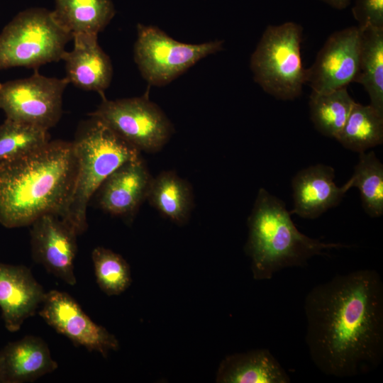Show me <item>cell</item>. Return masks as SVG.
Masks as SVG:
<instances>
[{
  "instance_id": "cell-1",
  "label": "cell",
  "mask_w": 383,
  "mask_h": 383,
  "mask_svg": "<svg viewBox=\"0 0 383 383\" xmlns=\"http://www.w3.org/2000/svg\"><path fill=\"white\" fill-rule=\"evenodd\" d=\"M305 341L323 373L350 377L375 370L383 358V282L372 270L338 274L304 301Z\"/></svg>"
},
{
  "instance_id": "cell-2",
  "label": "cell",
  "mask_w": 383,
  "mask_h": 383,
  "mask_svg": "<svg viewBox=\"0 0 383 383\" xmlns=\"http://www.w3.org/2000/svg\"><path fill=\"white\" fill-rule=\"evenodd\" d=\"M77 173L72 142L49 141L13 161L0 164V223L30 225L46 213L63 216Z\"/></svg>"
},
{
  "instance_id": "cell-3",
  "label": "cell",
  "mask_w": 383,
  "mask_h": 383,
  "mask_svg": "<svg viewBox=\"0 0 383 383\" xmlns=\"http://www.w3.org/2000/svg\"><path fill=\"white\" fill-rule=\"evenodd\" d=\"M285 204L263 188L260 189L248 219V237L245 251L251 260L255 280H268L280 270L304 267L324 250L350 248L338 243H325L301 233Z\"/></svg>"
},
{
  "instance_id": "cell-4",
  "label": "cell",
  "mask_w": 383,
  "mask_h": 383,
  "mask_svg": "<svg viewBox=\"0 0 383 383\" xmlns=\"http://www.w3.org/2000/svg\"><path fill=\"white\" fill-rule=\"evenodd\" d=\"M72 143L77 173L62 218L79 235L88 226L87 209L92 196L112 172L124 163L140 157V152L94 117L83 124Z\"/></svg>"
},
{
  "instance_id": "cell-5",
  "label": "cell",
  "mask_w": 383,
  "mask_h": 383,
  "mask_svg": "<svg viewBox=\"0 0 383 383\" xmlns=\"http://www.w3.org/2000/svg\"><path fill=\"white\" fill-rule=\"evenodd\" d=\"M302 32L301 26L293 21L269 25L251 55L255 82L277 99L297 98L306 83L301 55Z\"/></svg>"
},
{
  "instance_id": "cell-6",
  "label": "cell",
  "mask_w": 383,
  "mask_h": 383,
  "mask_svg": "<svg viewBox=\"0 0 383 383\" xmlns=\"http://www.w3.org/2000/svg\"><path fill=\"white\" fill-rule=\"evenodd\" d=\"M71 39L52 11L42 8L24 10L0 33V70L15 67L36 70L60 60Z\"/></svg>"
},
{
  "instance_id": "cell-7",
  "label": "cell",
  "mask_w": 383,
  "mask_h": 383,
  "mask_svg": "<svg viewBox=\"0 0 383 383\" xmlns=\"http://www.w3.org/2000/svg\"><path fill=\"white\" fill-rule=\"evenodd\" d=\"M134 60L143 77L151 85L164 86L201 59L223 48L222 40L187 44L172 39L160 28L138 24Z\"/></svg>"
},
{
  "instance_id": "cell-8",
  "label": "cell",
  "mask_w": 383,
  "mask_h": 383,
  "mask_svg": "<svg viewBox=\"0 0 383 383\" xmlns=\"http://www.w3.org/2000/svg\"><path fill=\"white\" fill-rule=\"evenodd\" d=\"M89 115L101 121L140 152L160 151L174 132L164 111L146 95L116 100L105 98Z\"/></svg>"
},
{
  "instance_id": "cell-9",
  "label": "cell",
  "mask_w": 383,
  "mask_h": 383,
  "mask_svg": "<svg viewBox=\"0 0 383 383\" xmlns=\"http://www.w3.org/2000/svg\"><path fill=\"white\" fill-rule=\"evenodd\" d=\"M69 84L40 74L0 83V109L6 119L38 126L45 130L55 126L62 113V94Z\"/></svg>"
},
{
  "instance_id": "cell-10",
  "label": "cell",
  "mask_w": 383,
  "mask_h": 383,
  "mask_svg": "<svg viewBox=\"0 0 383 383\" xmlns=\"http://www.w3.org/2000/svg\"><path fill=\"white\" fill-rule=\"evenodd\" d=\"M39 314L48 325L76 345L97 352L105 358L119 348L116 336L94 323L66 292L52 290L46 293Z\"/></svg>"
},
{
  "instance_id": "cell-11",
  "label": "cell",
  "mask_w": 383,
  "mask_h": 383,
  "mask_svg": "<svg viewBox=\"0 0 383 383\" xmlns=\"http://www.w3.org/2000/svg\"><path fill=\"white\" fill-rule=\"evenodd\" d=\"M360 29L350 26L333 33L306 69L312 91L324 92L355 82L359 70Z\"/></svg>"
},
{
  "instance_id": "cell-12",
  "label": "cell",
  "mask_w": 383,
  "mask_h": 383,
  "mask_svg": "<svg viewBox=\"0 0 383 383\" xmlns=\"http://www.w3.org/2000/svg\"><path fill=\"white\" fill-rule=\"evenodd\" d=\"M30 226L31 251L35 261L67 284H75L74 262L78 235L75 228L55 213L44 214Z\"/></svg>"
},
{
  "instance_id": "cell-13",
  "label": "cell",
  "mask_w": 383,
  "mask_h": 383,
  "mask_svg": "<svg viewBox=\"0 0 383 383\" xmlns=\"http://www.w3.org/2000/svg\"><path fill=\"white\" fill-rule=\"evenodd\" d=\"M152 177L141 157L124 163L96 191L99 206L112 216L132 221L147 199Z\"/></svg>"
},
{
  "instance_id": "cell-14",
  "label": "cell",
  "mask_w": 383,
  "mask_h": 383,
  "mask_svg": "<svg viewBox=\"0 0 383 383\" xmlns=\"http://www.w3.org/2000/svg\"><path fill=\"white\" fill-rule=\"evenodd\" d=\"M45 294L28 268L0 263V308L9 331H18L35 313Z\"/></svg>"
},
{
  "instance_id": "cell-15",
  "label": "cell",
  "mask_w": 383,
  "mask_h": 383,
  "mask_svg": "<svg viewBox=\"0 0 383 383\" xmlns=\"http://www.w3.org/2000/svg\"><path fill=\"white\" fill-rule=\"evenodd\" d=\"M334 178V169L322 164L299 171L292 179L294 207L290 213L314 219L338 205L350 188L347 182L338 187Z\"/></svg>"
},
{
  "instance_id": "cell-16",
  "label": "cell",
  "mask_w": 383,
  "mask_h": 383,
  "mask_svg": "<svg viewBox=\"0 0 383 383\" xmlns=\"http://www.w3.org/2000/svg\"><path fill=\"white\" fill-rule=\"evenodd\" d=\"M97 36H73L74 48L66 51L62 60L69 83L86 91H96L104 99V91L111 82L113 67L109 57L99 45Z\"/></svg>"
},
{
  "instance_id": "cell-17",
  "label": "cell",
  "mask_w": 383,
  "mask_h": 383,
  "mask_svg": "<svg viewBox=\"0 0 383 383\" xmlns=\"http://www.w3.org/2000/svg\"><path fill=\"white\" fill-rule=\"evenodd\" d=\"M1 350L5 383L33 382L58 366L46 343L33 335L9 343Z\"/></svg>"
},
{
  "instance_id": "cell-18",
  "label": "cell",
  "mask_w": 383,
  "mask_h": 383,
  "mask_svg": "<svg viewBox=\"0 0 383 383\" xmlns=\"http://www.w3.org/2000/svg\"><path fill=\"white\" fill-rule=\"evenodd\" d=\"M290 377L267 349L226 356L220 363L218 383H289Z\"/></svg>"
},
{
  "instance_id": "cell-19",
  "label": "cell",
  "mask_w": 383,
  "mask_h": 383,
  "mask_svg": "<svg viewBox=\"0 0 383 383\" xmlns=\"http://www.w3.org/2000/svg\"><path fill=\"white\" fill-rule=\"evenodd\" d=\"M116 13L111 0H55L52 16L72 37L96 35L109 23Z\"/></svg>"
},
{
  "instance_id": "cell-20",
  "label": "cell",
  "mask_w": 383,
  "mask_h": 383,
  "mask_svg": "<svg viewBox=\"0 0 383 383\" xmlns=\"http://www.w3.org/2000/svg\"><path fill=\"white\" fill-rule=\"evenodd\" d=\"M147 200L164 217L178 225L189 220L194 204L192 186L172 170L152 177Z\"/></svg>"
},
{
  "instance_id": "cell-21",
  "label": "cell",
  "mask_w": 383,
  "mask_h": 383,
  "mask_svg": "<svg viewBox=\"0 0 383 383\" xmlns=\"http://www.w3.org/2000/svg\"><path fill=\"white\" fill-rule=\"evenodd\" d=\"M360 29L359 70L355 82L367 91L370 105L383 113V28Z\"/></svg>"
},
{
  "instance_id": "cell-22",
  "label": "cell",
  "mask_w": 383,
  "mask_h": 383,
  "mask_svg": "<svg viewBox=\"0 0 383 383\" xmlns=\"http://www.w3.org/2000/svg\"><path fill=\"white\" fill-rule=\"evenodd\" d=\"M335 139L344 148L359 153L382 144L383 113L370 104L356 102Z\"/></svg>"
},
{
  "instance_id": "cell-23",
  "label": "cell",
  "mask_w": 383,
  "mask_h": 383,
  "mask_svg": "<svg viewBox=\"0 0 383 383\" xmlns=\"http://www.w3.org/2000/svg\"><path fill=\"white\" fill-rule=\"evenodd\" d=\"M355 103L346 87L324 92L311 91L309 96L311 121L322 135L335 139Z\"/></svg>"
},
{
  "instance_id": "cell-24",
  "label": "cell",
  "mask_w": 383,
  "mask_h": 383,
  "mask_svg": "<svg viewBox=\"0 0 383 383\" xmlns=\"http://www.w3.org/2000/svg\"><path fill=\"white\" fill-rule=\"evenodd\" d=\"M357 187L365 211L371 217L383 214V165L373 151L360 153L354 172L347 182Z\"/></svg>"
},
{
  "instance_id": "cell-25",
  "label": "cell",
  "mask_w": 383,
  "mask_h": 383,
  "mask_svg": "<svg viewBox=\"0 0 383 383\" xmlns=\"http://www.w3.org/2000/svg\"><path fill=\"white\" fill-rule=\"evenodd\" d=\"M49 141L48 130L6 119L0 125V164L25 156L43 147Z\"/></svg>"
},
{
  "instance_id": "cell-26",
  "label": "cell",
  "mask_w": 383,
  "mask_h": 383,
  "mask_svg": "<svg viewBox=\"0 0 383 383\" xmlns=\"http://www.w3.org/2000/svg\"><path fill=\"white\" fill-rule=\"evenodd\" d=\"M96 282L108 296L118 295L131 283L130 266L119 254L104 247L91 253Z\"/></svg>"
},
{
  "instance_id": "cell-27",
  "label": "cell",
  "mask_w": 383,
  "mask_h": 383,
  "mask_svg": "<svg viewBox=\"0 0 383 383\" xmlns=\"http://www.w3.org/2000/svg\"><path fill=\"white\" fill-rule=\"evenodd\" d=\"M352 13L358 27L383 28V0H355Z\"/></svg>"
},
{
  "instance_id": "cell-28",
  "label": "cell",
  "mask_w": 383,
  "mask_h": 383,
  "mask_svg": "<svg viewBox=\"0 0 383 383\" xmlns=\"http://www.w3.org/2000/svg\"><path fill=\"white\" fill-rule=\"evenodd\" d=\"M318 1H322L324 4H326L327 5L330 6L333 9H335L337 10H343L348 8L350 5L352 0H318Z\"/></svg>"
},
{
  "instance_id": "cell-29",
  "label": "cell",
  "mask_w": 383,
  "mask_h": 383,
  "mask_svg": "<svg viewBox=\"0 0 383 383\" xmlns=\"http://www.w3.org/2000/svg\"><path fill=\"white\" fill-rule=\"evenodd\" d=\"M0 383H5V376L1 350H0Z\"/></svg>"
}]
</instances>
